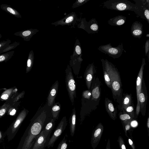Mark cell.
<instances>
[{
	"instance_id": "obj_1",
	"label": "cell",
	"mask_w": 149,
	"mask_h": 149,
	"mask_svg": "<svg viewBox=\"0 0 149 149\" xmlns=\"http://www.w3.org/2000/svg\"><path fill=\"white\" fill-rule=\"evenodd\" d=\"M52 118L49 119L46 108H40L31 119L17 149H31L44 126Z\"/></svg>"
},
{
	"instance_id": "obj_2",
	"label": "cell",
	"mask_w": 149,
	"mask_h": 149,
	"mask_svg": "<svg viewBox=\"0 0 149 149\" xmlns=\"http://www.w3.org/2000/svg\"><path fill=\"white\" fill-rule=\"evenodd\" d=\"M103 6L109 9L132 11L139 15L138 10L135 4L127 0H109L104 2Z\"/></svg>"
},
{
	"instance_id": "obj_3",
	"label": "cell",
	"mask_w": 149,
	"mask_h": 149,
	"mask_svg": "<svg viewBox=\"0 0 149 149\" xmlns=\"http://www.w3.org/2000/svg\"><path fill=\"white\" fill-rule=\"evenodd\" d=\"M29 112V111L25 108L22 110L16 119L4 133L5 136L7 137L8 141L12 140L15 137Z\"/></svg>"
},
{
	"instance_id": "obj_4",
	"label": "cell",
	"mask_w": 149,
	"mask_h": 149,
	"mask_svg": "<svg viewBox=\"0 0 149 149\" xmlns=\"http://www.w3.org/2000/svg\"><path fill=\"white\" fill-rule=\"evenodd\" d=\"M101 60L103 66L104 67L109 75L113 92L114 94L115 93H119L120 90L121 83L119 76H117L118 74H116V71L114 68L112 67V64L106 59L104 60L102 59Z\"/></svg>"
},
{
	"instance_id": "obj_5",
	"label": "cell",
	"mask_w": 149,
	"mask_h": 149,
	"mask_svg": "<svg viewBox=\"0 0 149 149\" xmlns=\"http://www.w3.org/2000/svg\"><path fill=\"white\" fill-rule=\"evenodd\" d=\"M65 82L66 89L70 99L72 105L76 97V83L75 81L71 67L68 65L65 70Z\"/></svg>"
},
{
	"instance_id": "obj_6",
	"label": "cell",
	"mask_w": 149,
	"mask_h": 149,
	"mask_svg": "<svg viewBox=\"0 0 149 149\" xmlns=\"http://www.w3.org/2000/svg\"><path fill=\"white\" fill-rule=\"evenodd\" d=\"M98 49L114 58L119 57L124 51L122 43L116 47H112L111 43L101 45L99 47Z\"/></svg>"
},
{
	"instance_id": "obj_7",
	"label": "cell",
	"mask_w": 149,
	"mask_h": 149,
	"mask_svg": "<svg viewBox=\"0 0 149 149\" xmlns=\"http://www.w3.org/2000/svg\"><path fill=\"white\" fill-rule=\"evenodd\" d=\"M67 125L66 116H64L60 121L52 137L50 138L47 147H53L54 143L65 130Z\"/></svg>"
},
{
	"instance_id": "obj_8",
	"label": "cell",
	"mask_w": 149,
	"mask_h": 149,
	"mask_svg": "<svg viewBox=\"0 0 149 149\" xmlns=\"http://www.w3.org/2000/svg\"><path fill=\"white\" fill-rule=\"evenodd\" d=\"M135 2L139 11L138 16L145 19L149 24V1L133 0Z\"/></svg>"
},
{
	"instance_id": "obj_9",
	"label": "cell",
	"mask_w": 149,
	"mask_h": 149,
	"mask_svg": "<svg viewBox=\"0 0 149 149\" xmlns=\"http://www.w3.org/2000/svg\"><path fill=\"white\" fill-rule=\"evenodd\" d=\"M50 134L43 130L40 133L31 149H45L49 141Z\"/></svg>"
},
{
	"instance_id": "obj_10",
	"label": "cell",
	"mask_w": 149,
	"mask_h": 149,
	"mask_svg": "<svg viewBox=\"0 0 149 149\" xmlns=\"http://www.w3.org/2000/svg\"><path fill=\"white\" fill-rule=\"evenodd\" d=\"M145 64V58H143L141 66L137 77L136 83L137 104L136 109V113L137 116L139 115L140 110L139 96L141 92L142 83L143 70Z\"/></svg>"
},
{
	"instance_id": "obj_11",
	"label": "cell",
	"mask_w": 149,
	"mask_h": 149,
	"mask_svg": "<svg viewBox=\"0 0 149 149\" xmlns=\"http://www.w3.org/2000/svg\"><path fill=\"white\" fill-rule=\"evenodd\" d=\"M78 20V19L76 13L72 12L66 15L63 18L52 23L51 24L54 25L55 26L68 25L74 27L75 24Z\"/></svg>"
},
{
	"instance_id": "obj_12",
	"label": "cell",
	"mask_w": 149,
	"mask_h": 149,
	"mask_svg": "<svg viewBox=\"0 0 149 149\" xmlns=\"http://www.w3.org/2000/svg\"><path fill=\"white\" fill-rule=\"evenodd\" d=\"M104 131V126L99 123L93 130L91 138V143L93 149H95L98 145Z\"/></svg>"
},
{
	"instance_id": "obj_13",
	"label": "cell",
	"mask_w": 149,
	"mask_h": 149,
	"mask_svg": "<svg viewBox=\"0 0 149 149\" xmlns=\"http://www.w3.org/2000/svg\"><path fill=\"white\" fill-rule=\"evenodd\" d=\"M79 27L83 29L89 33H97L99 31L97 22L94 18L87 22L84 19H82Z\"/></svg>"
},
{
	"instance_id": "obj_14",
	"label": "cell",
	"mask_w": 149,
	"mask_h": 149,
	"mask_svg": "<svg viewBox=\"0 0 149 149\" xmlns=\"http://www.w3.org/2000/svg\"><path fill=\"white\" fill-rule=\"evenodd\" d=\"M59 83L56 81L52 85L49 91L47 98V105L50 107L55 103V99L57 95Z\"/></svg>"
},
{
	"instance_id": "obj_15",
	"label": "cell",
	"mask_w": 149,
	"mask_h": 149,
	"mask_svg": "<svg viewBox=\"0 0 149 149\" xmlns=\"http://www.w3.org/2000/svg\"><path fill=\"white\" fill-rule=\"evenodd\" d=\"M39 31V30L37 29H30L16 32L14 35L21 37L24 41H28Z\"/></svg>"
},
{
	"instance_id": "obj_16",
	"label": "cell",
	"mask_w": 149,
	"mask_h": 149,
	"mask_svg": "<svg viewBox=\"0 0 149 149\" xmlns=\"http://www.w3.org/2000/svg\"><path fill=\"white\" fill-rule=\"evenodd\" d=\"M143 26L140 22L136 21L132 24L131 28V33L134 38L140 39L143 33Z\"/></svg>"
},
{
	"instance_id": "obj_17",
	"label": "cell",
	"mask_w": 149,
	"mask_h": 149,
	"mask_svg": "<svg viewBox=\"0 0 149 149\" xmlns=\"http://www.w3.org/2000/svg\"><path fill=\"white\" fill-rule=\"evenodd\" d=\"M17 93V89L15 86L8 89L1 94L0 96V100L6 101L11 98L13 99Z\"/></svg>"
},
{
	"instance_id": "obj_18",
	"label": "cell",
	"mask_w": 149,
	"mask_h": 149,
	"mask_svg": "<svg viewBox=\"0 0 149 149\" xmlns=\"http://www.w3.org/2000/svg\"><path fill=\"white\" fill-rule=\"evenodd\" d=\"M76 115L75 108H74L69 119V123L70 135L73 136L76 130Z\"/></svg>"
},
{
	"instance_id": "obj_19",
	"label": "cell",
	"mask_w": 149,
	"mask_h": 149,
	"mask_svg": "<svg viewBox=\"0 0 149 149\" xmlns=\"http://www.w3.org/2000/svg\"><path fill=\"white\" fill-rule=\"evenodd\" d=\"M126 17L119 15L110 19L108 21V23L111 26H120L124 24L126 22Z\"/></svg>"
},
{
	"instance_id": "obj_20",
	"label": "cell",
	"mask_w": 149,
	"mask_h": 149,
	"mask_svg": "<svg viewBox=\"0 0 149 149\" xmlns=\"http://www.w3.org/2000/svg\"><path fill=\"white\" fill-rule=\"evenodd\" d=\"M1 8L3 10L17 18L22 17L20 13L10 5L6 4H1L0 6Z\"/></svg>"
},
{
	"instance_id": "obj_21",
	"label": "cell",
	"mask_w": 149,
	"mask_h": 149,
	"mask_svg": "<svg viewBox=\"0 0 149 149\" xmlns=\"http://www.w3.org/2000/svg\"><path fill=\"white\" fill-rule=\"evenodd\" d=\"M105 105L107 112L111 118L113 120L116 118V112L114 106L109 100H105Z\"/></svg>"
},
{
	"instance_id": "obj_22",
	"label": "cell",
	"mask_w": 149,
	"mask_h": 149,
	"mask_svg": "<svg viewBox=\"0 0 149 149\" xmlns=\"http://www.w3.org/2000/svg\"><path fill=\"white\" fill-rule=\"evenodd\" d=\"M93 65H90L87 67L85 73V78L88 89H89L91 87V81L92 79V74L93 72Z\"/></svg>"
},
{
	"instance_id": "obj_23",
	"label": "cell",
	"mask_w": 149,
	"mask_h": 149,
	"mask_svg": "<svg viewBox=\"0 0 149 149\" xmlns=\"http://www.w3.org/2000/svg\"><path fill=\"white\" fill-rule=\"evenodd\" d=\"M13 103V98H11L6 101L2 106H0V118L7 113L9 107Z\"/></svg>"
},
{
	"instance_id": "obj_24",
	"label": "cell",
	"mask_w": 149,
	"mask_h": 149,
	"mask_svg": "<svg viewBox=\"0 0 149 149\" xmlns=\"http://www.w3.org/2000/svg\"><path fill=\"white\" fill-rule=\"evenodd\" d=\"M61 109V105L59 102L54 104L51 107V113L53 118L55 120L58 119Z\"/></svg>"
},
{
	"instance_id": "obj_25",
	"label": "cell",
	"mask_w": 149,
	"mask_h": 149,
	"mask_svg": "<svg viewBox=\"0 0 149 149\" xmlns=\"http://www.w3.org/2000/svg\"><path fill=\"white\" fill-rule=\"evenodd\" d=\"M34 59L33 51L31 50L29 52L27 61L26 73L29 72L32 68Z\"/></svg>"
},
{
	"instance_id": "obj_26",
	"label": "cell",
	"mask_w": 149,
	"mask_h": 149,
	"mask_svg": "<svg viewBox=\"0 0 149 149\" xmlns=\"http://www.w3.org/2000/svg\"><path fill=\"white\" fill-rule=\"evenodd\" d=\"M55 120L52 118L44 125L43 130L47 133L50 134L55 125Z\"/></svg>"
},
{
	"instance_id": "obj_27",
	"label": "cell",
	"mask_w": 149,
	"mask_h": 149,
	"mask_svg": "<svg viewBox=\"0 0 149 149\" xmlns=\"http://www.w3.org/2000/svg\"><path fill=\"white\" fill-rule=\"evenodd\" d=\"M20 102L19 101L13 103L9 107L7 114L8 115L14 116L17 113L19 109Z\"/></svg>"
},
{
	"instance_id": "obj_28",
	"label": "cell",
	"mask_w": 149,
	"mask_h": 149,
	"mask_svg": "<svg viewBox=\"0 0 149 149\" xmlns=\"http://www.w3.org/2000/svg\"><path fill=\"white\" fill-rule=\"evenodd\" d=\"M82 50L80 43L78 39H77L75 42L72 56L78 57L81 58Z\"/></svg>"
},
{
	"instance_id": "obj_29",
	"label": "cell",
	"mask_w": 149,
	"mask_h": 149,
	"mask_svg": "<svg viewBox=\"0 0 149 149\" xmlns=\"http://www.w3.org/2000/svg\"><path fill=\"white\" fill-rule=\"evenodd\" d=\"M20 44L19 42L15 41L11 44L7 45L0 49V54L9 52L11 50L15 48Z\"/></svg>"
},
{
	"instance_id": "obj_30",
	"label": "cell",
	"mask_w": 149,
	"mask_h": 149,
	"mask_svg": "<svg viewBox=\"0 0 149 149\" xmlns=\"http://www.w3.org/2000/svg\"><path fill=\"white\" fill-rule=\"evenodd\" d=\"M14 53L13 51L0 54V63L8 61L14 56Z\"/></svg>"
},
{
	"instance_id": "obj_31",
	"label": "cell",
	"mask_w": 149,
	"mask_h": 149,
	"mask_svg": "<svg viewBox=\"0 0 149 149\" xmlns=\"http://www.w3.org/2000/svg\"><path fill=\"white\" fill-rule=\"evenodd\" d=\"M147 95H145L144 94V92H143V88H141V92L139 96V100L140 105V109L141 108V111H142L143 109L144 110L145 102H146V100H147Z\"/></svg>"
},
{
	"instance_id": "obj_32",
	"label": "cell",
	"mask_w": 149,
	"mask_h": 149,
	"mask_svg": "<svg viewBox=\"0 0 149 149\" xmlns=\"http://www.w3.org/2000/svg\"><path fill=\"white\" fill-rule=\"evenodd\" d=\"M67 137L68 135L67 134H66L56 149H66L67 148L68 146V144L67 143Z\"/></svg>"
},
{
	"instance_id": "obj_33",
	"label": "cell",
	"mask_w": 149,
	"mask_h": 149,
	"mask_svg": "<svg viewBox=\"0 0 149 149\" xmlns=\"http://www.w3.org/2000/svg\"><path fill=\"white\" fill-rule=\"evenodd\" d=\"M119 118L122 121V124L131 122L133 120V118L130 117L129 114L127 113L120 115Z\"/></svg>"
},
{
	"instance_id": "obj_34",
	"label": "cell",
	"mask_w": 149,
	"mask_h": 149,
	"mask_svg": "<svg viewBox=\"0 0 149 149\" xmlns=\"http://www.w3.org/2000/svg\"><path fill=\"white\" fill-rule=\"evenodd\" d=\"M103 68L104 69V77L105 82L108 87L111 88V85L109 75L104 66H103Z\"/></svg>"
},
{
	"instance_id": "obj_35",
	"label": "cell",
	"mask_w": 149,
	"mask_h": 149,
	"mask_svg": "<svg viewBox=\"0 0 149 149\" xmlns=\"http://www.w3.org/2000/svg\"><path fill=\"white\" fill-rule=\"evenodd\" d=\"M25 92L23 91L20 93H17L13 97V102L19 101L20 99L23 98Z\"/></svg>"
},
{
	"instance_id": "obj_36",
	"label": "cell",
	"mask_w": 149,
	"mask_h": 149,
	"mask_svg": "<svg viewBox=\"0 0 149 149\" xmlns=\"http://www.w3.org/2000/svg\"><path fill=\"white\" fill-rule=\"evenodd\" d=\"M90 0H77L73 4L72 6V8H74L82 6Z\"/></svg>"
},
{
	"instance_id": "obj_37",
	"label": "cell",
	"mask_w": 149,
	"mask_h": 149,
	"mask_svg": "<svg viewBox=\"0 0 149 149\" xmlns=\"http://www.w3.org/2000/svg\"><path fill=\"white\" fill-rule=\"evenodd\" d=\"M117 141L120 149H127L124 140L121 136L118 137Z\"/></svg>"
},
{
	"instance_id": "obj_38",
	"label": "cell",
	"mask_w": 149,
	"mask_h": 149,
	"mask_svg": "<svg viewBox=\"0 0 149 149\" xmlns=\"http://www.w3.org/2000/svg\"><path fill=\"white\" fill-rule=\"evenodd\" d=\"M92 95L94 99L98 98L100 96V92L98 87H96L93 89Z\"/></svg>"
},
{
	"instance_id": "obj_39",
	"label": "cell",
	"mask_w": 149,
	"mask_h": 149,
	"mask_svg": "<svg viewBox=\"0 0 149 149\" xmlns=\"http://www.w3.org/2000/svg\"><path fill=\"white\" fill-rule=\"evenodd\" d=\"M131 122H128L124 124H122L124 130L125 132V136L128 138H129L127 134V132L131 128Z\"/></svg>"
},
{
	"instance_id": "obj_40",
	"label": "cell",
	"mask_w": 149,
	"mask_h": 149,
	"mask_svg": "<svg viewBox=\"0 0 149 149\" xmlns=\"http://www.w3.org/2000/svg\"><path fill=\"white\" fill-rule=\"evenodd\" d=\"M131 97L129 95L125 97L123 101V106L124 108H126L131 104Z\"/></svg>"
},
{
	"instance_id": "obj_41",
	"label": "cell",
	"mask_w": 149,
	"mask_h": 149,
	"mask_svg": "<svg viewBox=\"0 0 149 149\" xmlns=\"http://www.w3.org/2000/svg\"><path fill=\"white\" fill-rule=\"evenodd\" d=\"M11 42V40L9 39L1 41L0 42V49L4 46L9 44Z\"/></svg>"
},
{
	"instance_id": "obj_42",
	"label": "cell",
	"mask_w": 149,
	"mask_h": 149,
	"mask_svg": "<svg viewBox=\"0 0 149 149\" xmlns=\"http://www.w3.org/2000/svg\"><path fill=\"white\" fill-rule=\"evenodd\" d=\"M145 51L146 56L148 54H149V40H147L146 42L145 45Z\"/></svg>"
},
{
	"instance_id": "obj_43",
	"label": "cell",
	"mask_w": 149,
	"mask_h": 149,
	"mask_svg": "<svg viewBox=\"0 0 149 149\" xmlns=\"http://www.w3.org/2000/svg\"><path fill=\"white\" fill-rule=\"evenodd\" d=\"M127 142L130 145L132 149H136L135 145L133 140L131 138H128Z\"/></svg>"
},
{
	"instance_id": "obj_44",
	"label": "cell",
	"mask_w": 149,
	"mask_h": 149,
	"mask_svg": "<svg viewBox=\"0 0 149 149\" xmlns=\"http://www.w3.org/2000/svg\"><path fill=\"white\" fill-rule=\"evenodd\" d=\"M91 95V93L87 91H84L82 95L83 97L86 98H88Z\"/></svg>"
},
{
	"instance_id": "obj_45",
	"label": "cell",
	"mask_w": 149,
	"mask_h": 149,
	"mask_svg": "<svg viewBox=\"0 0 149 149\" xmlns=\"http://www.w3.org/2000/svg\"><path fill=\"white\" fill-rule=\"evenodd\" d=\"M133 109L134 108L132 106H130L127 107L126 108V111L129 113H130L132 111H133Z\"/></svg>"
},
{
	"instance_id": "obj_46",
	"label": "cell",
	"mask_w": 149,
	"mask_h": 149,
	"mask_svg": "<svg viewBox=\"0 0 149 149\" xmlns=\"http://www.w3.org/2000/svg\"><path fill=\"white\" fill-rule=\"evenodd\" d=\"M4 133H3L0 131V142H3L4 138L5 137Z\"/></svg>"
},
{
	"instance_id": "obj_47",
	"label": "cell",
	"mask_w": 149,
	"mask_h": 149,
	"mask_svg": "<svg viewBox=\"0 0 149 149\" xmlns=\"http://www.w3.org/2000/svg\"><path fill=\"white\" fill-rule=\"evenodd\" d=\"M146 127L148 132V136H149V118L148 117L147 123H146Z\"/></svg>"
},
{
	"instance_id": "obj_48",
	"label": "cell",
	"mask_w": 149,
	"mask_h": 149,
	"mask_svg": "<svg viewBox=\"0 0 149 149\" xmlns=\"http://www.w3.org/2000/svg\"><path fill=\"white\" fill-rule=\"evenodd\" d=\"M105 149H111L110 148V140L109 138L108 139L107 144L106 146Z\"/></svg>"
},
{
	"instance_id": "obj_49",
	"label": "cell",
	"mask_w": 149,
	"mask_h": 149,
	"mask_svg": "<svg viewBox=\"0 0 149 149\" xmlns=\"http://www.w3.org/2000/svg\"><path fill=\"white\" fill-rule=\"evenodd\" d=\"M130 124L133 126H134L137 124V122L136 121L132 120Z\"/></svg>"
},
{
	"instance_id": "obj_50",
	"label": "cell",
	"mask_w": 149,
	"mask_h": 149,
	"mask_svg": "<svg viewBox=\"0 0 149 149\" xmlns=\"http://www.w3.org/2000/svg\"><path fill=\"white\" fill-rule=\"evenodd\" d=\"M2 36L1 35L0 33V39L1 38Z\"/></svg>"
}]
</instances>
